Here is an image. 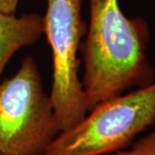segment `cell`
Wrapping results in <instances>:
<instances>
[{
	"label": "cell",
	"mask_w": 155,
	"mask_h": 155,
	"mask_svg": "<svg viewBox=\"0 0 155 155\" xmlns=\"http://www.w3.org/2000/svg\"><path fill=\"white\" fill-rule=\"evenodd\" d=\"M90 22L81 43V80L87 110L127 89L154 82L147 57L149 27L141 17L128 18L119 0H89Z\"/></svg>",
	"instance_id": "6da1fadb"
},
{
	"label": "cell",
	"mask_w": 155,
	"mask_h": 155,
	"mask_svg": "<svg viewBox=\"0 0 155 155\" xmlns=\"http://www.w3.org/2000/svg\"><path fill=\"white\" fill-rule=\"evenodd\" d=\"M155 122V81L100 103L61 131L41 155H110L125 149Z\"/></svg>",
	"instance_id": "7a4b0ae2"
},
{
	"label": "cell",
	"mask_w": 155,
	"mask_h": 155,
	"mask_svg": "<svg viewBox=\"0 0 155 155\" xmlns=\"http://www.w3.org/2000/svg\"><path fill=\"white\" fill-rule=\"evenodd\" d=\"M60 132L38 66L26 56L0 83V154L41 155Z\"/></svg>",
	"instance_id": "3957f363"
},
{
	"label": "cell",
	"mask_w": 155,
	"mask_h": 155,
	"mask_svg": "<svg viewBox=\"0 0 155 155\" xmlns=\"http://www.w3.org/2000/svg\"><path fill=\"white\" fill-rule=\"evenodd\" d=\"M83 0H47L44 35L53 58L50 98L61 131L67 130L87 115L78 57L87 26L81 16Z\"/></svg>",
	"instance_id": "277c9868"
},
{
	"label": "cell",
	"mask_w": 155,
	"mask_h": 155,
	"mask_svg": "<svg viewBox=\"0 0 155 155\" xmlns=\"http://www.w3.org/2000/svg\"><path fill=\"white\" fill-rule=\"evenodd\" d=\"M43 34V17L38 14L17 17L0 13V77L17 51L35 43Z\"/></svg>",
	"instance_id": "5b68a950"
},
{
	"label": "cell",
	"mask_w": 155,
	"mask_h": 155,
	"mask_svg": "<svg viewBox=\"0 0 155 155\" xmlns=\"http://www.w3.org/2000/svg\"><path fill=\"white\" fill-rule=\"evenodd\" d=\"M110 155H155V129L138 140L130 149L121 150Z\"/></svg>",
	"instance_id": "8992f818"
},
{
	"label": "cell",
	"mask_w": 155,
	"mask_h": 155,
	"mask_svg": "<svg viewBox=\"0 0 155 155\" xmlns=\"http://www.w3.org/2000/svg\"><path fill=\"white\" fill-rule=\"evenodd\" d=\"M19 0H0V13L15 15Z\"/></svg>",
	"instance_id": "52a82bcc"
},
{
	"label": "cell",
	"mask_w": 155,
	"mask_h": 155,
	"mask_svg": "<svg viewBox=\"0 0 155 155\" xmlns=\"http://www.w3.org/2000/svg\"><path fill=\"white\" fill-rule=\"evenodd\" d=\"M0 155H2V154H0Z\"/></svg>",
	"instance_id": "ba28073f"
}]
</instances>
